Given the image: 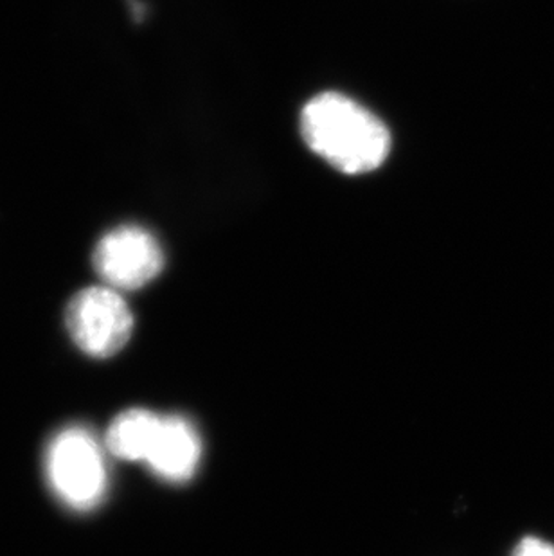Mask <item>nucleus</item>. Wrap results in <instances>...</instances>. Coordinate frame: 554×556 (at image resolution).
Returning <instances> with one entry per match:
<instances>
[{
	"label": "nucleus",
	"mask_w": 554,
	"mask_h": 556,
	"mask_svg": "<svg viewBox=\"0 0 554 556\" xmlns=\"http://www.w3.org/2000/svg\"><path fill=\"white\" fill-rule=\"evenodd\" d=\"M301 134L312 152L342 174L380 168L391 152V134L366 106L348 96L326 92L304 106Z\"/></svg>",
	"instance_id": "1"
},
{
	"label": "nucleus",
	"mask_w": 554,
	"mask_h": 556,
	"mask_svg": "<svg viewBox=\"0 0 554 556\" xmlns=\"http://www.w3.org/2000/svg\"><path fill=\"white\" fill-rule=\"evenodd\" d=\"M49 486L68 508L95 509L109 489L105 446L89 429L67 427L54 435L46 452Z\"/></svg>",
	"instance_id": "2"
},
{
	"label": "nucleus",
	"mask_w": 554,
	"mask_h": 556,
	"mask_svg": "<svg viewBox=\"0 0 554 556\" xmlns=\"http://www.w3.org/2000/svg\"><path fill=\"white\" fill-rule=\"evenodd\" d=\"M74 344L90 357H114L130 341L134 314L117 290L100 285L79 290L65 309Z\"/></svg>",
	"instance_id": "3"
},
{
	"label": "nucleus",
	"mask_w": 554,
	"mask_h": 556,
	"mask_svg": "<svg viewBox=\"0 0 554 556\" xmlns=\"http://www.w3.org/2000/svg\"><path fill=\"white\" fill-rule=\"evenodd\" d=\"M92 265L105 287L123 292L152 283L164 268V251L144 227L121 226L101 238Z\"/></svg>",
	"instance_id": "4"
},
{
	"label": "nucleus",
	"mask_w": 554,
	"mask_h": 556,
	"mask_svg": "<svg viewBox=\"0 0 554 556\" xmlns=\"http://www.w3.org/2000/svg\"><path fill=\"white\" fill-rule=\"evenodd\" d=\"M202 459V440L191 421L182 416H163L147 467L167 483L193 478Z\"/></svg>",
	"instance_id": "5"
},
{
	"label": "nucleus",
	"mask_w": 554,
	"mask_h": 556,
	"mask_svg": "<svg viewBox=\"0 0 554 556\" xmlns=\"http://www.w3.org/2000/svg\"><path fill=\"white\" fill-rule=\"evenodd\" d=\"M163 416L152 410L130 409L112 421L105 435V448L123 462L144 463L152 452Z\"/></svg>",
	"instance_id": "6"
},
{
	"label": "nucleus",
	"mask_w": 554,
	"mask_h": 556,
	"mask_svg": "<svg viewBox=\"0 0 554 556\" xmlns=\"http://www.w3.org/2000/svg\"><path fill=\"white\" fill-rule=\"evenodd\" d=\"M513 556H554V546L550 542L528 536L518 544Z\"/></svg>",
	"instance_id": "7"
}]
</instances>
